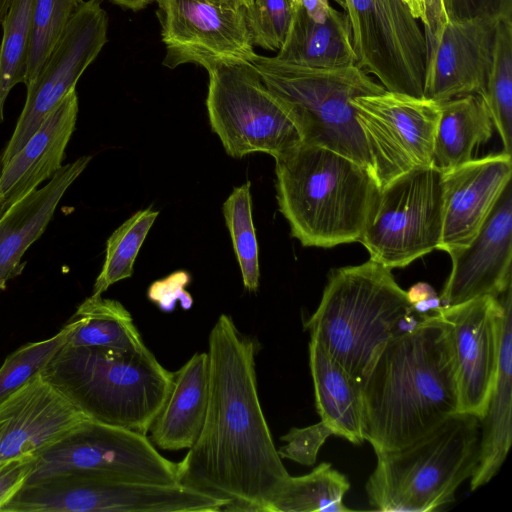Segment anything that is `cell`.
Returning <instances> with one entry per match:
<instances>
[{
	"label": "cell",
	"instance_id": "cell-1",
	"mask_svg": "<svg viewBox=\"0 0 512 512\" xmlns=\"http://www.w3.org/2000/svg\"><path fill=\"white\" fill-rule=\"evenodd\" d=\"M209 393L201 432L178 483L229 501L222 510L266 511L289 477L258 397L253 339L222 314L208 339Z\"/></svg>",
	"mask_w": 512,
	"mask_h": 512
},
{
	"label": "cell",
	"instance_id": "cell-2",
	"mask_svg": "<svg viewBox=\"0 0 512 512\" xmlns=\"http://www.w3.org/2000/svg\"><path fill=\"white\" fill-rule=\"evenodd\" d=\"M362 434L375 454L402 448L459 412L448 328L437 314L391 338L361 383Z\"/></svg>",
	"mask_w": 512,
	"mask_h": 512
},
{
	"label": "cell",
	"instance_id": "cell-3",
	"mask_svg": "<svg viewBox=\"0 0 512 512\" xmlns=\"http://www.w3.org/2000/svg\"><path fill=\"white\" fill-rule=\"evenodd\" d=\"M279 210L304 247L359 242L379 194L373 175L327 148L302 143L275 158Z\"/></svg>",
	"mask_w": 512,
	"mask_h": 512
},
{
	"label": "cell",
	"instance_id": "cell-4",
	"mask_svg": "<svg viewBox=\"0 0 512 512\" xmlns=\"http://www.w3.org/2000/svg\"><path fill=\"white\" fill-rule=\"evenodd\" d=\"M391 269L372 260L333 269L305 322L311 340L362 383L385 344L419 321Z\"/></svg>",
	"mask_w": 512,
	"mask_h": 512
},
{
	"label": "cell",
	"instance_id": "cell-5",
	"mask_svg": "<svg viewBox=\"0 0 512 512\" xmlns=\"http://www.w3.org/2000/svg\"><path fill=\"white\" fill-rule=\"evenodd\" d=\"M41 374L88 418L146 434L173 373L147 348L120 351L65 345Z\"/></svg>",
	"mask_w": 512,
	"mask_h": 512
},
{
	"label": "cell",
	"instance_id": "cell-6",
	"mask_svg": "<svg viewBox=\"0 0 512 512\" xmlns=\"http://www.w3.org/2000/svg\"><path fill=\"white\" fill-rule=\"evenodd\" d=\"M479 443V418L458 412L414 442L376 453V467L365 485L370 505L384 512H428L446 506L473 475Z\"/></svg>",
	"mask_w": 512,
	"mask_h": 512
},
{
	"label": "cell",
	"instance_id": "cell-7",
	"mask_svg": "<svg viewBox=\"0 0 512 512\" xmlns=\"http://www.w3.org/2000/svg\"><path fill=\"white\" fill-rule=\"evenodd\" d=\"M266 86L288 107L303 143L335 151L373 167L352 101L385 88L356 64L320 68L257 55L251 62Z\"/></svg>",
	"mask_w": 512,
	"mask_h": 512
},
{
	"label": "cell",
	"instance_id": "cell-8",
	"mask_svg": "<svg viewBox=\"0 0 512 512\" xmlns=\"http://www.w3.org/2000/svg\"><path fill=\"white\" fill-rule=\"evenodd\" d=\"M207 72L210 125L229 156L262 152L275 159L303 143L288 107L251 62L221 63Z\"/></svg>",
	"mask_w": 512,
	"mask_h": 512
},
{
	"label": "cell",
	"instance_id": "cell-9",
	"mask_svg": "<svg viewBox=\"0 0 512 512\" xmlns=\"http://www.w3.org/2000/svg\"><path fill=\"white\" fill-rule=\"evenodd\" d=\"M442 225V172L418 168L379 190L359 242L370 260L401 268L438 249Z\"/></svg>",
	"mask_w": 512,
	"mask_h": 512
},
{
	"label": "cell",
	"instance_id": "cell-10",
	"mask_svg": "<svg viewBox=\"0 0 512 512\" xmlns=\"http://www.w3.org/2000/svg\"><path fill=\"white\" fill-rule=\"evenodd\" d=\"M356 65L387 91L424 97L423 29L402 0H344Z\"/></svg>",
	"mask_w": 512,
	"mask_h": 512
},
{
	"label": "cell",
	"instance_id": "cell-11",
	"mask_svg": "<svg viewBox=\"0 0 512 512\" xmlns=\"http://www.w3.org/2000/svg\"><path fill=\"white\" fill-rule=\"evenodd\" d=\"M352 105L380 189L409 171L433 166L440 103L385 90L357 97Z\"/></svg>",
	"mask_w": 512,
	"mask_h": 512
},
{
	"label": "cell",
	"instance_id": "cell-12",
	"mask_svg": "<svg viewBox=\"0 0 512 512\" xmlns=\"http://www.w3.org/2000/svg\"><path fill=\"white\" fill-rule=\"evenodd\" d=\"M73 471L179 484L177 463L162 456L146 434L92 419L38 455L27 481Z\"/></svg>",
	"mask_w": 512,
	"mask_h": 512
},
{
	"label": "cell",
	"instance_id": "cell-13",
	"mask_svg": "<svg viewBox=\"0 0 512 512\" xmlns=\"http://www.w3.org/2000/svg\"><path fill=\"white\" fill-rule=\"evenodd\" d=\"M426 45L424 97L438 103L483 95L499 18L452 20L442 0H423Z\"/></svg>",
	"mask_w": 512,
	"mask_h": 512
},
{
	"label": "cell",
	"instance_id": "cell-14",
	"mask_svg": "<svg viewBox=\"0 0 512 512\" xmlns=\"http://www.w3.org/2000/svg\"><path fill=\"white\" fill-rule=\"evenodd\" d=\"M108 16L101 0L82 1L38 75L0 160L5 164L75 86L107 42Z\"/></svg>",
	"mask_w": 512,
	"mask_h": 512
},
{
	"label": "cell",
	"instance_id": "cell-15",
	"mask_svg": "<svg viewBox=\"0 0 512 512\" xmlns=\"http://www.w3.org/2000/svg\"><path fill=\"white\" fill-rule=\"evenodd\" d=\"M163 65L173 69L192 63L206 70L221 63L252 62L245 8L214 0H157Z\"/></svg>",
	"mask_w": 512,
	"mask_h": 512
},
{
	"label": "cell",
	"instance_id": "cell-16",
	"mask_svg": "<svg viewBox=\"0 0 512 512\" xmlns=\"http://www.w3.org/2000/svg\"><path fill=\"white\" fill-rule=\"evenodd\" d=\"M450 339L459 412L481 420L496 379L504 308L500 298L482 296L436 312Z\"/></svg>",
	"mask_w": 512,
	"mask_h": 512
},
{
	"label": "cell",
	"instance_id": "cell-17",
	"mask_svg": "<svg viewBox=\"0 0 512 512\" xmlns=\"http://www.w3.org/2000/svg\"><path fill=\"white\" fill-rule=\"evenodd\" d=\"M87 419L40 373L0 402V462L38 456Z\"/></svg>",
	"mask_w": 512,
	"mask_h": 512
},
{
	"label": "cell",
	"instance_id": "cell-18",
	"mask_svg": "<svg viewBox=\"0 0 512 512\" xmlns=\"http://www.w3.org/2000/svg\"><path fill=\"white\" fill-rule=\"evenodd\" d=\"M450 256L452 270L439 296L443 307L482 296L498 298L511 287V182L475 237Z\"/></svg>",
	"mask_w": 512,
	"mask_h": 512
},
{
	"label": "cell",
	"instance_id": "cell-19",
	"mask_svg": "<svg viewBox=\"0 0 512 512\" xmlns=\"http://www.w3.org/2000/svg\"><path fill=\"white\" fill-rule=\"evenodd\" d=\"M511 154L472 159L442 172L443 225L438 249L449 255L475 237L511 182Z\"/></svg>",
	"mask_w": 512,
	"mask_h": 512
},
{
	"label": "cell",
	"instance_id": "cell-20",
	"mask_svg": "<svg viewBox=\"0 0 512 512\" xmlns=\"http://www.w3.org/2000/svg\"><path fill=\"white\" fill-rule=\"evenodd\" d=\"M78 114L76 90L68 93L0 173V216L38 189L63 166Z\"/></svg>",
	"mask_w": 512,
	"mask_h": 512
},
{
	"label": "cell",
	"instance_id": "cell-21",
	"mask_svg": "<svg viewBox=\"0 0 512 512\" xmlns=\"http://www.w3.org/2000/svg\"><path fill=\"white\" fill-rule=\"evenodd\" d=\"M91 159L89 155L81 156L63 165L48 183L0 216V294L23 272L24 254L43 234L65 192Z\"/></svg>",
	"mask_w": 512,
	"mask_h": 512
},
{
	"label": "cell",
	"instance_id": "cell-22",
	"mask_svg": "<svg viewBox=\"0 0 512 512\" xmlns=\"http://www.w3.org/2000/svg\"><path fill=\"white\" fill-rule=\"evenodd\" d=\"M208 393V353H195L173 372L170 392L148 430L151 442L168 451L191 448L204 424Z\"/></svg>",
	"mask_w": 512,
	"mask_h": 512
},
{
	"label": "cell",
	"instance_id": "cell-23",
	"mask_svg": "<svg viewBox=\"0 0 512 512\" xmlns=\"http://www.w3.org/2000/svg\"><path fill=\"white\" fill-rule=\"evenodd\" d=\"M503 308L501 345L494 386L480 420L477 467L470 478L472 491L487 484L504 463L512 442V303L511 287L499 296Z\"/></svg>",
	"mask_w": 512,
	"mask_h": 512
},
{
	"label": "cell",
	"instance_id": "cell-24",
	"mask_svg": "<svg viewBox=\"0 0 512 512\" xmlns=\"http://www.w3.org/2000/svg\"><path fill=\"white\" fill-rule=\"evenodd\" d=\"M291 23L276 59L296 65L336 68L356 64L347 14L333 6L322 20L293 5Z\"/></svg>",
	"mask_w": 512,
	"mask_h": 512
},
{
	"label": "cell",
	"instance_id": "cell-25",
	"mask_svg": "<svg viewBox=\"0 0 512 512\" xmlns=\"http://www.w3.org/2000/svg\"><path fill=\"white\" fill-rule=\"evenodd\" d=\"M309 365L321 421L333 435L361 444L364 441L361 384L313 340L309 343Z\"/></svg>",
	"mask_w": 512,
	"mask_h": 512
},
{
	"label": "cell",
	"instance_id": "cell-26",
	"mask_svg": "<svg viewBox=\"0 0 512 512\" xmlns=\"http://www.w3.org/2000/svg\"><path fill=\"white\" fill-rule=\"evenodd\" d=\"M494 124L480 94H468L440 103L432 165L441 172L473 159L479 145L487 143Z\"/></svg>",
	"mask_w": 512,
	"mask_h": 512
},
{
	"label": "cell",
	"instance_id": "cell-27",
	"mask_svg": "<svg viewBox=\"0 0 512 512\" xmlns=\"http://www.w3.org/2000/svg\"><path fill=\"white\" fill-rule=\"evenodd\" d=\"M73 317L79 324L69 338V346L120 351L146 347L131 314L117 300L92 294L78 306Z\"/></svg>",
	"mask_w": 512,
	"mask_h": 512
},
{
	"label": "cell",
	"instance_id": "cell-28",
	"mask_svg": "<svg viewBox=\"0 0 512 512\" xmlns=\"http://www.w3.org/2000/svg\"><path fill=\"white\" fill-rule=\"evenodd\" d=\"M350 484L346 476L323 462L309 474L289 477L269 503V512H347L343 498Z\"/></svg>",
	"mask_w": 512,
	"mask_h": 512
},
{
	"label": "cell",
	"instance_id": "cell-29",
	"mask_svg": "<svg viewBox=\"0 0 512 512\" xmlns=\"http://www.w3.org/2000/svg\"><path fill=\"white\" fill-rule=\"evenodd\" d=\"M503 145L512 148V16L497 20L492 64L482 95Z\"/></svg>",
	"mask_w": 512,
	"mask_h": 512
},
{
	"label": "cell",
	"instance_id": "cell-30",
	"mask_svg": "<svg viewBox=\"0 0 512 512\" xmlns=\"http://www.w3.org/2000/svg\"><path fill=\"white\" fill-rule=\"evenodd\" d=\"M34 0H12L2 20L3 37L0 45V125L4 104L11 89L26 85Z\"/></svg>",
	"mask_w": 512,
	"mask_h": 512
},
{
	"label": "cell",
	"instance_id": "cell-31",
	"mask_svg": "<svg viewBox=\"0 0 512 512\" xmlns=\"http://www.w3.org/2000/svg\"><path fill=\"white\" fill-rule=\"evenodd\" d=\"M158 214L151 208L137 211L111 234L92 294L102 295L114 283L132 276L135 259Z\"/></svg>",
	"mask_w": 512,
	"mask_h": 512
},
{
	"label": "cell",
	"instance_id": "cell-32",
	"mask_svg": "<svg viewBox=\"0 0 512 512\" xmlns=\"http://www.w3.org/2000/svg\"><path fill=\"white\" fill-rule=\"evenodd\" d=\"M251 182L235 187L223 204L225 224L231 236L244 287L258 289V244L252 217Z\"/></svg>",
	"mask_w": 512,
	"mask_h": 512
},
{
	"label": "cell",
	"instance_id": "cell-33",
	"mask_svg": "<svg viewBox=\"0 0 512 512\" xmlns=\"http://www.w3.org/2000/svg\"><path fill=\"white\" fill-rule=\"evenodd\" d=\"M79 320L72 318L53 336L22 345L0 367V402L40 374L68 343Z\"/></svg>",
	"mask_w": 512,
	"mask_h": 512
},
{
	"label": "cell",
	"instance_id": "cell-34",
	"mask_svg": "<svg viewBox=\"0 0 512 512\" xmlns=\"http://www.w3.org/2000/svg\"><path fill=\"white\" fill-rule=\"evenodd\" d=\"M83 0H34L26 86L34 81Z\"/></svg>",
	"mask_w": 512,
	"mask_h": 512
},
{
	"label": "cell",
	"instance_id": "cell-35",
	"mask_svg": "<svg viewBox=\"0 0 512 512\" xmlns=\"http://www.w3.org/2000/svg\"><path fill=\"white\" fill-rule=\"evenodd\" d=\"M293 10L292 0H251L245 8V18L252 44L278 51L287 35Z\"/></svg>",
	"mask_w": 512,
	"mask_h": 512
},
{
	"label": "cell",
	"instance_id": "cell-36",
	"mask_svg": "<svg viewBox=\"0 0 512 512\" xmlns=\"http://www.w3.org/2000/svg\"><path fill=\"white\" fill-rule=\"evenodd\" d=\"M331 435V429L322 421L303 428H291L281 437L286 444L277 451L282 458L312 466L320 448Z\"/></svg>",
	"mask_w": 512,
	"mask_h": 512
},
{
	"label": "cell",
	"instance_id": "cell-37",
	"mask_svg": "<svg viewBox=\"0 0 512 512\" xmlns=\"http://www.w3.org/2000/svg\"><path fill=\"white\" fill-rule=\"evenodd\" d=\"M190 276L185 271H176L166 278L155 281L148 289V298L164 312H171L179 301L184 310L192 307L193 299L185 286Z\"/></svg>",
	"mask_w": 512,
	"mask_h": 512
},
{
	"label": "cell",
	"instance_id": "cell-38",
	"mask_svg": "<svg viewBox=\"0 0 512 512\" xmlns=\"http://www.w3.org/2000/svg\"><path fill=\"white\" fill-rule=\"evenodd\" d=\"M452 20L512 16V0H442Z\"/></svg>",
	"mask_w": 512,
	"mask_h": 512
},
{
	"label": "cell",
	"instance_id": "cell-39",
	"mask_svg": "<svg viewBox=\"0 0 512 512\" xmlns=\"http://www.w3.org/2000/svg\"><path fill=\"white\" fill-rule=\"evenodd\" d=\"M38 456H25L0 466V511L15 496L33 473Z\"/></svg>",
	"mask_w": 512,
	"mask_h": 512
},
{
	"label": "cell",
	"instance_id": "cell-40",
	"mask_svg": "<svg viewBox=\"0 0 512 512\" xmlns=\"http://www.w3.org/2000/svg\"><path fill=\"white\" fill-rule=\"evenodd\" d=\"M412 311L418 316L436 313L441 307L440 297L435 289L426 282H418L406 291Z\"/></svg>",
	"mask_w": 512,
	"mask_h": 512
},
{
	"label": "cell",
	"instance_id": "cell-41",
	"mask_svg": "<svg viewBox=\"0 0 512 512\" xmlns=\"http://www.w3.org/2000/svg\"><path fill=\"white\" fill-rule=\"evenodd\" d=\"M333 1H335L342 9L344 8V0ZM292 2L293 5L303 9L311 18L315 20L324 19L332 8L330 0H292Z\"/></svg>",
	"mask_w": 512,
	"mask_h": 512
},
{
	"label": "cell",
	"instance_id": "cell-42",
	"mask_svg": "<svg viewBox=\"0 0 512 512\" xmlns=\"http://www.w3.org/2000/svg\"><path fill=\"white\" fill-rule=\"evenodd\" d=\"M408 7L412 16L422 22L424 19V2L423 0H402Z\"/></svg>",
	"mask_w": 512,
	"mask_h": 512
},
{
	"label": "cell",
	"instance_id": "cell-43",
	"mask_svg": "<svg viewBox=\"0 0 512 512\" xmlns=\"http://www.w3.org/2000/svg\"><path fill=\"white\" fill-rule=\"evenodd\" d=\"M117 5L124 8L137 11L143 9L145 6L153 2L154 0H109Z\"/></svg>",
	"mask_w": 512,
	"mask_h": 512
},
{
	"label": "cell",
	"instance_id": "cell-44",
	"mask_svg": "<svg viewBox=\"0 0 512 512\" xmlns=\"http://www.w3.org/2000/svg\"><path fill=\"white\" fill-rule=\"evenodd\" d=\"M214 1L226 4V5L234 6V7H243V8H246L251 2V0H214Z\"/></svg>",
	"mask_w": 512,
	"mask_h": 512
},
{
	"label": "cell",
	"instance_id": "cell-45",
	"mask_svg": "<svg viewBox=\"0 0 512 512\" xmlns=\"http://www.w3.org/2000/svg\"><path fill=\"white\" fill-rule=\"evenodd\" d=\"M12 0H0V19L7 13Z\"/></svg>",
	"mask_w": 512,
	"mask_h": 512
},
{
	"label": "cell",
	"instance_id": "cell-46",
	"mask_svg": "<svg viewBox=\"0 0 512 512\" xmlns=\"http://www.w3.org/2000/svg\"><path fill=\"white\" fill-rule=\"evenodd\" d=\"M1 168H2V164H1V160H0V173H1Z\"/></svg>",
	"mask_w": 512,
	"mask_h": 512
},
{
	"label": "cell",
	"instance_id": "cell-47",
	"mask_svg": "<svg viewBox=\"0 0 512 512\" xmlns=\"http://www.w3.org/2000/svg\"><path fill=\"white\" fill-rule=\"evenodd\" d=\"M4 462H6V461H4ZM4 462H0V466H1Z\"/></svg>",
	"mask_w": 512,
	"mask_h": 512
}]
</instances>
